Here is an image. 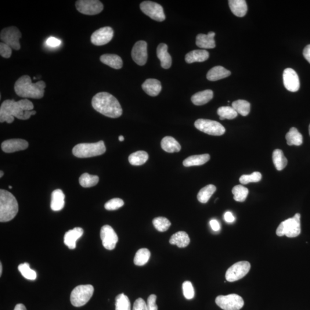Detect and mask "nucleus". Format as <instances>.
Returning <instances> with one entry per match:
<instances>
[{"instance_id": "nucleus-20", "label": "nucleus", "mask_w": 310, "mask_h": 310, "mask_svg": "<svg viewBox=\"0 0 310 310\" xmlns=\"http://www.w3.org/2000/svg\"><path fill=\"white\" fill-rule=\"evenodd\" d=\"M215 32H209L207 35L199 34L196 38V45L202 49H211L215 48Z\"/></svg>"}, {"instance_id": "nucleus-3", "label": "nucleus", "mask_w": 310, "mask_h": 310, "mask_svg": "<svg viewBox=\"0 0 310 310\" xmlns=\"http://www.w3.org/2000/svg\"><path fill=\"white\" fill-rule=\"evenodd\" d=\"M46 87L44 81H40L34 84L29 75H24L15 82L14 91L22 98L41 99L44 96Z\"/></svg>"}, {"instance_id": "nucleus-47", "label": "nucleus", "mask_w": 310, "mask_h": 310, "mask_svg": "<svg viewBox=\"0 0 310 310\" xmlns=\"http://www.w3.org/2000/svg\"><path fill=\"white\" fill-rule=\"evenodd\" d=\"M12 49L5 43H0V55L4 58H9L12 55Z\"/></svg>"}, {"instance_id": "nucleus-38", "label": "nucleus", "mask_w": 310, "mask_h": 310, "mask_svg": "<svg viewBox=\"0 0 310 310\" xmlns=\"http://www.w3.org/2000/svg\"><path fill=\"white\" fill-rule=\"evenodd\" d=\"M151 257V252L147 248L140 249L136 252L134 263L136 265L143 266L147 264Z\"/></svg>"}, {"instance_id": "nucleus-29", "label": "nucleus", "mask_w": 310, "mask_h": 310, "mask_svg": "<svg viewBox=\"0 0 310 310\" xmlns=\"http://www.w3.org/2000/svg\"><path fill=\"white\" fill-rule=\"evenodd\" d=\"M213 97V92L211 90L197 93L192 97V102L197 106L203 105L208 103Z\"/></svg>"}, {"instance_id": "nucleus-33", "label": "nucleus", "mask_w": 310, "mask_h": 310, "mask_svg": "<svg viewBox=\"0 0 310 310\" xmlns=\"http://www.w3.org/2000/svg\"><path fill=\"white\" fill-rule=\"evenodd\" d=\"M272 160L274 165L278 171H282L288 163L287 158L285 157L283 151L279 149L273 151Z\"/></svg>"}, {"instance_id": "nucleus-13", "label": "nucleus", "mask_w": 310, "mask_h": 310, "mask_svg": "<svg viewBox=\"0 0 310 310\" xmlns=\"http://www.w3.org/2000/svg\"><path fill=\"white\" fill-rule=\"evenodd\" d=\"M140 9L144 14L155 21H163L165 19L163 7L156 2L144 1L140 4Z\"/></svg>"}, {"instance_id": "nucleus-36", "label": "nucleus", "mask_w": 310, "mask_h": 310, "mask_svg": "<svg viewBox=\"0 0 310 310\" xmlns=\"http://www.w3.org/2000/svg\"><path fill=\"white\" fill-rule=\"evenodd\" d=\"M214 185H209L202 189L198 193L197 198L201 203L206 204L216 191Z\"/></svg>"}, {"instance_id": "nucleus-18", "label": "nucleus", "mask_w": 310, "mask_h": 310, "mask_svg": "<svg viewBox=\"0 0 310 310\" xmlns=\"http://www.w3.org/2000/svg\"><path fill=\"white\" fill-rule=\"evenodd\" d=\"M29 144L26 140L16 139L5 140L1 144V149L6 153H13L26 150Z\"/></svg>"}, {"instance_id": "nucleus-30", "label": "nucleus", "mask_w": 310, "mask_h": 310, "mask_svg": "<svg viewBox=\"0 0 310 310\" xmlns=\"http://www.w3.org/2000/svg\"><path fill=\"white\" fill-rule=\"evenodd\" d=\"M210 156L208 154L193 155L186 158L183 161L184 166L188 167L203 165L210 160Z\"/></svg>"}, {"instance_id": "nucleus-58", "label": "nucleus", "mask_w": 310, "mask_h": 310, "mask_svg": "<svg viewBox=\"0 0 310 310\" xmlns=\"http://www.w3.org/2000/svg\"><path fill=\"white\" fill-rule=\"evenodd\" d=\"M9 189H12V187L11 186H9Z\"/></svg>"}, {"instance_id": "nucleus-40", "label": "nucleus", "mask_w": 310, "mask_h": 310, "mask_svg": "<svg viewBox=\"0 0 310 310\" xmlns=\"http://www.w3.org/2000/svg\"><path fill=\"white\" fill-rule=\"evenodd\" d=\"M232 193L234 195V200L243 203L247 199L249 190L246 187H244L242 185H237L233 187Z\"/></svg>"}, {"instance_id": "nucleus-27", "label": "nucleus", "mask_w": 310, "mask_h": 310, "mask_svg": "<svg viewBox=\"0 0 310 310\" xmlns=\"http://www.w3.org/2000/svg\"><path fill=\"white\" fill-rule=\"evenodd\" d=\"M65 196L62 190L56 189L52 193L51 208L53 211L62 210L65 204Z\"/></svg>"}, {"instance_id": "nucleus-7", "label": "nucleus", "mask_w": 310, "mask_h": 310, "mask_svg": "<svg viewBox=\"0 0 310 310\" xmlns=\"http://www.w3.org/2000/svg\"><path fill=\"white\" fill-rule=\"evenodd\" d=\"M94 287L91 284L81 285L75 287L71 292L70 301L75 307L85 305L93 296Z\"/></svg>"}, {"instance_id": "nucleus-9", "label": "nucleus", "mask_w": 310, "mask_h": 310, "mask_svg": "<svg viewBox=\"0 0 310 310\" xmlns=\"http://www.w3.org/2000/svg\"><path fill=\"white\" fill-rule=\"evenodd\" d=\"M215 303L219 307L224 310H240L243 308V299L237 294L220 295L215 299Z\"/></svg>"}, {"instance_id": "nucleus-1", "label": "nucleus", "mask_w": 310, "mask_h": 310, "mask_svg": "<svg viewBox=\"0 0 310 310\" xmlns=\"http://www.w3.org/2000/svg\"><path fill=\"white\" fill-rule=\"evenodd\" d=\"M34 108V104L28 99L21 100L19 102L6 100L0 107V122L11 124L14 117L19 120H28L32 115L37 113V111L33 110Z\"/></svg>"}, {"instance_id": "nucleus-48", "label": "nucleus", "mask_w": 310, "mask_h": 310, "mask_svg": "<svg viewBox=\"0 0 310 310\" xmlns=\"http://www.w3.org/2000/svg\"><path fill=\"white\" fill-rule=\"evenodd\" d=\"M157 297L154 294L151 295L148 298L147 300V308L148 310H157L158 307L156 305Z\"/></svg>"}, {"instance_id": "nucleus-52", "label": "nucleus", "mask_w": 310, "mask_h": 310, "mask_svg": "<svg viewBox=\"0 0 310 310\" xmlns=\"http://www.w3.org/2000/svg\"><path fill=\"white\" fill-rule=\"evenodd\" d=\"M224 219L225 221L228 223H232L235 221V218H234L233 214L231 212L227 211L224 214Z\"/></svg>"}, {"instance_id": "nucleus-19", "label": "nucleus", "mask_w": 310, "mask_h": 310, "mask_svg": "<svg viewBox=\"0 0 310 310\" xmlns=\"http://www.w3.org/2000/svg\"><path fill=\"white\" fill-rule=\"evenodd\" d=\"M84 234V230L81 228H75L68 230L65 234L64 243L70 250H74L76 248L77 241Z\"/></svg>"}, {"instance_id": "nucleus-23", "label": "nucleus", "mask_w": 310, "mask_h": 310, "mask_svg": "<svg viewBox=\"0 0 310 310\" xmlns=\"http://www.w3.org/2000/svg\"><path fill=\"white\" fill-rule=\"evenodd\" d=\"M209 53L205 50H196L186 54L185 60L187 63L203 62L208 59Z\"/></svg>"}, {"instance_id": "nucleus-54", "label": "nucleus", "mask_w": 310, "mask_h": 310, "mask_svg": "<svg viewBox=\"0 0 310 310\" xmlns=\"http://www.w3.org/2000/svg\"><path fill=\"white\" fill-rule=\"evenodd\" d=\"M14 310H27L26 306L23 304H17Z\"/></svg>"}, {"instance_id": "nucleus-59", "label": "nucleus", "mask_w": 310, "mask_h": 310, "mask_svg": "<svg viewBox=\"0 0 310 310\" xmlns=\"http://www.w3.org/2000/svg\"><path fill=\"white\" fill-rule=\"evenodd\" d=\"M309 134H310V124L309 125Z\"/></svg>"}, {"instance_id": "nucleus-41", "label": "nucleus", "mask_w": 310, "mask_h": 310, "mask_svg": "<svg viewBox=\"0 0 310 310\" xmlns=\"http://www.w3.org/2000/svg\"><path fill=\"white\" fill-rule=\"evenodd\" d=\"M18 269L25 278L28 280H34L37 279V274L30 268V264L27 262L21 264L18 266Z\"/></svg>"}, {"instance_id": "nucleus-44", "label": "nucleus", "mask_w": 310, "mask_h": 310, "mask_svg": "<svg viewBox=\"0 0 310 310\" xmlns=\"http://www.w3.org/2000/svg\"><path fill=\"white\" fill-rule=\"evenodd\" d=\"M262 175L259 172H254L251 175H243L240 178V182L243 185L250 183H257L261 181Z\"/></svg>"}, {"instance_id": "nucleus-26", "label": "nucleus", "mask_w": 310, "mask_h": 310, "mask_svg": "<svg viewBox=\"0 0 310 310\" xmlns=\"http://www.w3.org/2000/svg\"><path fill=\"white\" fill-rule=\"evenodd\" d=\"M231 73L222 66H215L209 70L207 74V79L210 81H217L230 76Z\"/></svg>"}, {"instance_id": "nucleus-32", "label": "nucleus", "mask_w": 310, "mask_h": 310, "mask_svg": "<svg viewBox=\"0 0 310 310\" xmlns=\"http://www.w3.org/2000/svg\"><path fill=\"white\" fill-rule=\"evenodd\" d=\"M288 146H299L303 143V136L295 127L291 128L286 136Z\"/></svg>"}, {"instance_id": "nucleus-16", "label": "nucleus", "mask_w": 310, "mask_h": 310, "mask_svg": "<svg viewBox=\"0 0 310 310\" xmlns=\"http://www.w3.org/2000/svg\"><path fill=\"white\" fill-rule=\"evenodd\" d=\"M131 55L136 64L144 66L148 58L147 43L143 41L136 42L132 49Z\"/></svg>"}, {"instance_id": "nucleus-24", "label": "nucleus", "mask_w": 310, "mask_h": 310, "mask_svg": "<svg viewBox=\"0 0 310 310\" xmlns=\"http://www.w3.org/2000/svg\"><path fill=\"white\" fill-rule=\"evenodd\" d=\"M229 5L234 15L242 17L247 13L248 6L245 0H230Z\"/></svg>"}, {"instance_id": "nucleus-28", "label": "nucleus", "mask_w": 310, "mask_h": 310, "mask_svg": "<svg viewBox=\"0 0 310 310\" xmlns=\"http://www.w3.org/2000/svg\"><path fill=\"white\" fill-rule=\"evenodd\" d=\"M162 149L168 153H178L181 150L180 144L172 137L166 136L161 140Z\"/></svg>"}, {"instance_id": "nucleus-34", "label": "nucleus", "mask_w": 310, "mask_h": 310, "mask_svg": "<svg viewBox=\"0 0 310 310\" xmlns=\"http://www.w3.org/2000/svg\"><path fill=\"white\" fill-rule=\"evenodd\" d=\"M149 159V154L145 151H139L130 155L128 160L133 165H141L146 163Z\"/></svg>"}, {"instance_id": "nucleus-53", "label": "nucleus", "mask_w": 310, "mask_h": 310, "mask_svg": "<svg viewBox=\"0 0 310 310\" xmlns=\"http://www.w3.org/2000/svg\"><path fill=\"white\" fill-rule=\"evenodd\" d=\"M303 54H304L305 59L310 63V45L306 47Z\"/></svg>"}, {"instance_id": "nucleus-2", "label": "nucleus", "mask_w": 310, "mask_h": 310, "mask_svg": "<svg viewBox=\"0 0 310 310\" xmlns=\"http://www.w3.org/2000/svg\"><path fill=\"white\" fill-rule=\"evenodd\" d=\"M92 104L97 111L107 117L116 118L122 114L120 103L116 97L107 92L97 93L93 97Z\"/></svg>"}, {"instance_id": "nucleus-39", "label": "nucleus", "mask_w": 310, "mask_h": 310, "mask_svg": "<svg viewBox=\"0 0 310 310\" xmlns=\"http://www.w3.org/2000/svg\"><path fill=\"white\" fill-rule=\"evenodd\" d=\"M217 114L221 120H224L225 119L233 120L238 115L237 111L230 106H222L218 108Z\"/></svg>"}, {"instance_id": "nucleus-10", "label": "nucleus", "mask_w": 310, "mask_h": 310, "mask_svg": "<svg viewBox=\"0 0 310 310\" xmlns=\"http://www.w3.org/2000/svg\"><path fill=\"white\" fill-rule=\"evenodd\" d=\"M21 38V33L16 27H7L3 30L0 34V39L2 43L9 46L14 50H19L21 49L20 39Z\"/></svg>"}, {"instance_id": "nucleus-4", "label": "nucleus", "mask_w": 310, "mask_h": 310, "mask_svg": "<svg viewBox=\"0 0 310 310\" xmlns=\"http://www.w3.org/2000/svg\"><path fill=\"white\" fill-rule=\"evenodd\" d=\"M19 211V205L12 193L5 190H0V221H11Z\"/></svg>"}, {"instance_id": "nucleus-57", "label": "nucleus", "mask_w": 310, "mask_h": 310, "mask_svg": "<svg viewBox=\"0 0 310 310\" xmlns=\"http://www.w3.org/2000/svg\"><path fill=\"white\" fill-rule=\"evenodd\" d=\"M3 175V172L2 171H1V172H0V178H2Z\"/></svg>"}, {"instance_id": "nucleus-21", "label": "nucleus", "mask_w": 310, "mask_h": 310, "mask_svg": "<svg viewBox=\"0 0 310 310\" xmlns=\"http://www.w3.org/2000/svg\"><path fill=\"white\" fill-rule=\"evenodd\" d=\"M157 56L160 60L161 66L164 69H168L171 66L172 58L168 52V46L164 43H161L157 46Z\"/></svg>"}, {"instance_id": "nucleus-17", "label": "nucleus", "mask_w": 310, "mask_h": 310, "mask_svg": "<svg viewBox=\"0 0 310 310\" xmlns=\"http://www.w3.org/2000/svg\"><path fill=\"white\" fill-rule=\"evenodd\" d=\"M283 82L285 88L288 91L296 92L300 88V82L296 71L287 68L283 72Z\"/></svg>"}, {"instance_id": "nucleus-56", "label": "nucleus", "mask_w": 310, "mask_h": 310, "mask_svg": "<svg viewBox=\"0 0 310 310\" xmlns=\"http://www.w3.org/2000/svg\"><path fill=\"white\" fill-rule=\"evenodd\" d=\"M2 272V265L1 262L0 263V276H1Z\"/></svg>"}, {"instance_id": "nucleus-35", "label": "nucleus", "mask_w": 310, "mask_h": 310, "mask_svg": "<svg viewBox=\"0 0 310 310\" xmlns=\"http://www.w3.org/2000/svg\"><path fill=\"white\" fill-rule=\"evenodd\" d=\"M232 107L241 116H247L251 110V104L246 100H239L232 103Z\"/></svg>"}, {"instance_id": "nucleus-42", "label": "nucleus", "mask_w": 310, "mask_h": 310, "mask_svg": "<svg viewBox=\"0 0 310 310\" xmlns=\"http://www.w3.org/2000/svg\"><path fill=\"white\" fill-rule=\"evenodd\" d=\"M116 310H131V302L127 296L122 293L116 298Z\"/></svg>"}, {"instance_id": "nucleus-11", "label": "nucleus", "mask_w": 310, "mask_h": 310, "mask_svg": "<svg viewBox=\"0 0 310 310\" xmlns=\"http://www.w3.org/2000/svg\"><path fill=\"white\" fill-rule=\"evenodd\" d=\"M250 263L246 261L236 262L227 270L225 277L229 282H236L246 276L250 272Z\"/></svg>"}, {"instance_id": "nucleus-49", "label": "nucleus", "mask_w": 310, "mask_h": 310, "mask_svg": "<svg viewBox=\"0 0 310 310\" xmlns=\"http://www.w3.org/2000/svg\"><path fill=\"white\" fill-rule=\"evenodd\" d=\"M133 310H148L146 302L141 298H138L133 305Z\"/></svg>"}, {"instance_id": "nucleus-15", "label": "nucleus", "mask_w": 310, "mask_h": 310, "mask_svg": "<svg viewBox=\"0 0 310 310\" xmlns=\"http://www.w3.org/2000/svg\"><path fill=\"white\" fill-rule=\"evenodd\" d=\"M103 245L107 250H113L116 247L118 238L114 229L109 225H104L100 232Z\"/></svg>"}, {"instance_id": "nucleus-51", "label": "nucleus", "mask_w": 310, "mask_h": 310, "mask_svg": "<svg viewBox=\"0 0 310 310\" xmlns=\"http://www.w3.org/2000/svg\"><path fill=\"white\" fill-rule=\"evenodd\" d=\"M210 225L211 228L212 230L215 232H217L220 229V225L219 223L216 219H211L210 221Z\"/></svg>"}, {"instance_id": "nucleus-22", "label": "nucleus", "mask_w": 310, "mask_h": 310, "mask_svg": "<svg viewBox=\"0 0 310 310\" xmlns=\"http://www.w3.org/2000/svg\"><path fill=\"white\" fill-rule=\"evenodd\" d=\"M142 88L148 95L155 97L159 95L161 91V85L157 79H148L143 83Z\"/></svg>"}, {"instance_id": "nucleus-55", "label": "nucleus", "mask_w": 310, "mask_h": 310, "mask_svg": "<svg viewBox=\"0 0 310 310\" xmlns=\"http://www.w3.org/2000/svg\"><path fill=\"white\" fill-rule=\"evenodd\" d=\"M119 141L123 142L124 140V138L123 136H120L118 138Z\"/></svg>"}, {"instance_id": "nucleus-5", "label": "nucleus", "mask_w": 310, "mask_h": 310, "mask_svg": "<svg viewBox=\"0 0 310 310\" xmlns=\"http://www.w3.org/2000/svg\"><path fill=\"white\" fill-rule=\"evenodd\" d=\"M106 152V147L103 141L95 143H81L77 144L73 149L75 156L79 158H88L100 156Z\"/></svg>"}, {"instance_id": "nucleus-50", "label": "nucleus", "mask_w": 310, "mask_h": 310, "mask_svg": "<svg viewBox=\"0 0 310 310\" xmlns=\"http://www.w3.org/2000/svg\"><path fill=\"white\" fill-rule=\"evenodd\" d=\"M60 44L61 41L60 40L54 37H50L47 41V45L52 47V48L59 46Z\"/></svg>"}, {"instance_id": "nucleus-25", "label": "nucleus", "mask_w": 310, "mask_h": 310, "mask_svg": "<svg viewBox=\"0 0 310 310\" xmlns=\"http://www.w3.org/2000/svg\"><path fill=\"white\" fill-rule=\"evenodd\" d=\"M101 62L114 69H120L123 66V62L121 58L116 54L106 53L100 57Z\"/></svg>"}, {"instance_id": "nucleus-43", "label": "nucleus", "mask_w": 310, "mask_h": 310, "mask_svg": "<svg viewBox=\"0 0 310 310\" xmlns=\"http://www.w3.org/2000/svg\"><path fill=\"white\" fill-rule=\"evenodd\" d=\"M153 222L155 228L161 232L167 231L171 225L168 219L161 217L155 218Z\"/></svg>"}, {"instance_id": "nucleus-46", "label": "nucleus", "mask_w": 310, "mask_h": 310, "mask_svg": "<svg viewBox=\"0 0 310 310\" xmlns=\"http://www.w3.org/2000/svg\"><path fill=\"white\" fill-rule=\"evenodd\" d=\"M183 293L184 297L187 299H192L195 296V291L193 284L189 281H186L183 284Z\"/></svg>"}, {"instance_id": "nucleus-14", "label": "nucleus", "mask_w": 310, "mask_h": 310, "mask_svg": "<svg viewBox=\"0 0 310 310\" xmlns=\"http://www.w3.org/2000/svg\"><path fill=\"white\" fill-rule=\"evenodd\" d=\"M114 36L112 28L104 27L94 32L91 36V42L95 46H103L111 41Z\"/></svg>"}, {"instance_id": "nucleus-45", "label": "nucleus", "mask_w": 310, "mask_h": 310, "mask_svg": "<svg viewBox=\"0 0 310 310\" xmlns=\"http://www.w3.org/2000/svg\"><path fill=\"white\" fill-rule=\"evenodd\" d=\"M124 203L123 200L120 198H113L104 205V208L107 210H116L117 209L124 206Z\"/></svg>"}, {"instance_id": "nucleus-8", "label": "nucleus", "mask_w": 310, "mask_h": 310, "mask_svg": "<svg viewBox=\"0 0 310 310\" xmlns=\"http://www.w3.org/2000/svg\"><path fill=\"white\" fill-rule=\"evenodd\" d=\"M194 125L199 131L212 136H221L226 131L225 127L219 122L207 119H198Z\"/></svg>"}, {"instance_id": "nucleus-12", "label": "nucleus", "mask_w": 310, "mask_h": 310, "mask_svg": "<svg viewBox=\"0 0 310 310\" xmlns=\"http://www.w3.org/2000/svg\"><path fill=\"white\" fill-rule=\"evenodd\" d=\"M75 6L79 12L86 15H96L103 9V3L98 0H78Z\"/></svg>"}, {"instance_id": "nucleus-31", "label": "nucleus", "mask_w": 310, "mask_h": 310, "mask_svg": "<svg viewBox=\"0 0 310 310\" xmlns=\"http://www.w3.org/2000/svg\"><path fill=\"white\" fill-rule=\"evenodd\" d=\"M190 242L188 234L185 232H179L173 234L169 240V243L176 245L179 248H185L189 246Z\"/></svg>"}, {"instance_id": "nucleus-37", "label": "nucleus", "mask_w": 310, "mask_h": 310, "mask_svg": "<svg viewBox=\"0 0 310 310\" xmlns=\"http://www.w3.org/2000/svg\"><path fill=\"white\" fill-rule=\"evenodd\" d=\"M79 184L80 185L85 187V188H89L95 186L99 182V177L97 175H92L88 173H84L79 178Z\"/></svg>"}, {"instance_id": "nucleus-6", "label": "nucleus", "mask_w": 310, "mask_h": 310, "mask_svg": "<svg viewBox=\"0 0 310 310\" xmlns=\"http://www.w3.org/2000/svg\"><path fill=\"white\" fill-rule=\"evenodd\" d=\"M301 214L297 213L293 218L285 220L279 225L276 230L277 236L294 238L301 234Z\"/></svg>"}]
</instances>
